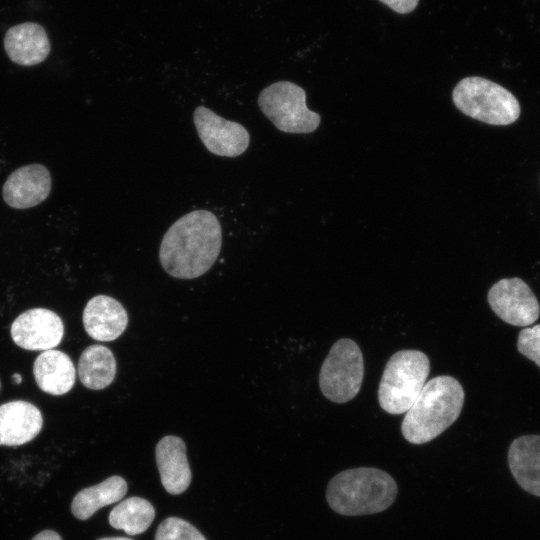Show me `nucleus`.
<instances>
[{"label":"nucleus","mask_w":540,"mask_h":540,"mask_svg":"<svg viewBox=\"0 0 540 540\" xmlns=\"http://www.w3.org/2000/svg\"><path fill=\"white\" fill-rule=\"evenodd\" d=\"M452 99L465 115L490 125H509L520 116L516 97L501 85L471 76L455 86Z\"/></svg>","instance_id":"5"},{"label":"nucleus","mask_w":540,"mask_h":540,"mask_svg":"<svg viewBox=\"0 0 540 540\" xmlns=\"http://www.w3.org/2000/svg\"><path fill=\"white\" fill-rule=\"evenodd\" d=\"M21 380H22V377H21L20 374L15 373V374L12 375V381H13V383H15V384H20V383H21Z\"/></svg>","instance_id":"25"},{"label":"nucleus","mask_w":540,"mask_h":540,"mask_svg":"<svg viewBox=\"0 0 540 540\" xmlns=\"http://www.w3.org/2000/svg\"><path fill=\"white\" fill-rule=\"evenodd\" d=\"M398 487L387 472L358 467L336 474L328 483L326 499L330 508L344 516L382 512L396 499Z\"/></svg>","instance_id":"3"},{"label":"nucleus","mask_w":540,"mask_h":540,"mask_svg":"<svg viewBox=\"0 0 540 540\" xmlns=\"http://www.w3.org/2000/svg\"><path fill=\"white\" fill-rule=\"evenodd\" d=\"M488 303L504 322L528 326L540 315V305L530 287L520 278H503L489 289Z\"/></svg>","instance_id":"8"},{"label":"nucleus","mask_w":540,"mask_h":540,"mask_svg":"<svg viewBox=\"0 0 540 540\" xmlns=\"http://www.w3.org/2000/svg\"><path fill=\"white\" fill-rule=\"evenodd\" d=\"M392 10L400 14H407L413 11L419 0H379Z\"/></svg>","instance_id":"23"},{"label":"nucleus","mask_w":540,"mask_h":540,"mask_svg":"<svg viewBox=\"0 0 540 540\" xmlns=\"http://www.w3.org/2000/svg\"><path fill=\"white\" fill-rule=\"evenodd\" d=\"M82 321L91 338L107 342L117 339L125 331L128 314L116 299L97 295L87 302Z\"/></svg>","instance_id":"12"},{"label":"nucleus","mask_w":540,"mask_h":540,"mask_svg":"<svg viewBox=\"0 0 540 540\" xmlns=\"http://www.w3.org/2000/svg\"><path fill=\"white\" fill-rule=\"evenodd\" d=\"M99 540H133V539L126 538V537H106Z\"/></svg>","instance_id":"26"},{"label":"nucleus","mask_w":540,"mask_h":540,"mask_svg":"<svg viewBox=\"0 0 540 540\" xmlns=\"http://www.w3.org/2000/svg\"><path fill=\"white\" fill-rule=\"evenodd\" d=\"M364 376V361L358 344L351 339L336 341L323 361L319 386L332 402L345 403L360 391Z\"/></svg>","instance_id":"7"},{"label":"nucleus","mask_w":540,"mask_h":540,"mask_svg":"<svg viewBox=\"0 0 540 540\" xmlns=\"http://www.w3.org/2000/svg\"><path fill=\"white\" fill-rule=\"evenodd\" d=\"M517 349L540 368V324L519 332Z\"/></svg>","instance_id":"22"},{"label":"nucleus","mask_w":540,"mask_h":540,"mask_svg":"<svg viewBox=\"0 0 540 540\" xmlns=\"http://www.w3.org/2000/svg\"><path fill=\"white\" fill-rule=\"evenodd\" d=\"M155 518L152 504L141 497H129L115 506L109 515V523L128 535L145 532Z\"/></svg>","instance_id":"20"},{"label":"nucleus","mask_w":540,"mask_h":540,"mask_svg":"<svg viewBox=\"0 0 540 540\" xmlns=\"http://www.w3.org/2000/svg\"><path fill=\"white\" fill-rule=\"evenodd\" d=\"M32 540H62L61 536L52 530H44L38 533Z\"/></svg>","instance_id":"24"},{"label":"nucleus","mask_w":540,"mask_h":540,"mask_svg":"<svg viewBox=\"0 0 540 540\" xmlns=\"http://www.w3.org/2000/svg\"><path fill=\"white\" fill-rule=\"evenodd\" d=\"M155 540H206V538L189 522L169 517L158 526Z\"/></svg>","instance_id":"21"},{"label":"nucleus","mask_w":540,"mask_h":540,"mask_svg":"<svg viewBox=\"0 0 540 540\" xmlns=\"http://www.w3.org/2000/svg\"><path fill=\"white\" fill-rule=\"evenodd\" d=\"M257 102L263 114L282 132L310 133L320 124V115L308 109L306 93L295 83L270 84L260 92Z\"/></svg>","instance_id":"6"},{"label":"nucleus","mask_w":540,"mask_h":540,"mask_svg":"<svg viewBox=\"0 0 540 540\" xmlns=\"http://www.w3.org/2000/svg\"><path fill=\"white\" fill-rule=\"evenodd\" d=\"M155 457L165 490L174 495L183 493L191 482L184 441L174 435L163 437L156 445Z\"/></svg>","instance_id":"15"},{"label":"nucleus","mask_w":540,"mask_h":540,"mask_svg":"<svg viewBox=\"0 0 540 540\" xmlns=\"http://www.w3.org/2000/svg\"><path fill=\"white\" fill-rule=\"evenodd\" d=\"M4 48L10 60L22 66L43 62L51 49L45 29L34 22L9 28L4 37Z\"/></svg>","instance_id":"14"},{"label":"nucleus","mask_w":540,"mask_h":540,"mask_svg":"<svg viewBox=\"0 0 540 540\" xmlns=\"http://www.w3.org/2000/svg\"><path fill=\"white\" fill-rule=\"evenodd\" d=\"M43 417L32 403L15 400L0 405V445L19 446L33 440L41 431Z\"/></svg>","instance_id":"13"},{"label":"nucleus","mask_w":540,"mask_h":540,"mask_svg":"<svg viewBox=\"0 0 540 540\" xmlns=\"http://www.w3.org/2000/svg\"><path fill=\"white\" fill-rule=\"evenodd\" d=\"M33 375L38 387L45 393L60 396L75 384L76 371L70 357L59 350H46L34 361Z\"/></svg>","instance_id":"17"},{"label":"nucleus","mask_w":540,"mask_h":540,"mask_svg":"<svg viewBox=\"0 0 540 540\" xmlns=\"http://www.w3.org/2000/svg\"><path fill=\"white\" fill-rule=\"evenodd\" d=\"M116 368V359L109 348L99 344L90 345L80 355L78 376L86 388L101 390L113 382Z\"/></svg>","instance_id":"18"},{"label":"nucleus","mask_w":540,"mask_h":540,"mask_svg":"<svg viewBox=\"0 0 540 540\" xmlns=\"http://www.w3.org/2000/svg\"><path fill=\"white\" fill-rule=\"evenodd\" d=\"M430 372L428 356L419 350H400L388 360L378 389L381 408L393 415L406 413L423 389Z\"/></svg>","instance_id":"4"},{"label":"nucleus","mask_w":540,"mask_h":540,"mask_svg":"<svg viewBox=\"0 0 540 540\" xmlns=\"http://www.w3.org/2000/svg\"><path fill=\"white\" fill-rule=\"evenodd\" d=\"M0 387H1V383H0Z\"/></svg>","instance_id":"27"},{"label":"nucleus","mask_w":540,"mask_h":540,"mask_svg":"<svg viewBox=\"0 0 540 540\" xmlns=\"http://www.w3.org/2000/svg\"><path fill=\"white\" fill-rule=\"evenodd\" d=\"M221 246L222 228L218 218L208 210H196L168 228L160 243L159 260L172 277L194 279L213 266Z\"/></svg>","instance_id":"1"},{"label":"nucleus","mask_w":540,"mask_h":540,"mask_svg":"<svg viewBox=\"0 0 540 540\" xmlns=\"http://www.w3.org/2000/svg\"><path fill=\"white\" fill-rule=\"evenodd\" d=\"M464 390L458 380L442 375L427 381L401 424L404 438L412 444L427 443L459 417Z\"/></svg>","instance_id":"2"},{"label":"nucleus","mask_w":540,"mask_h":540,"mask_svg":"<svg viewBox=\"0 0 540 540\" xmlns=\"http://www.w3.org/2000/svg\"><path fill=\"white\" fill-rule=\"evenodd\" d=\"M508 465L518 485L540 497V435H523L512 441Z\"/></svg>","instance_id":"16"},{"label":"nucleus","mask_w":540,"mask_h":540,"mask_svg":"<svg viewBox=\"0 0 540 540\" xmlns=\"http://www.w3.org/2000/svg\"><path fill=\"white\" fill-rule=\"evenodd\" d=\"M51 191V175L42 164H29L13 171L5 181L2 196L15 209H27L43 202Z\"/></svg>","instance_id":"11"},{"label":"nucleus","mask_w":540,"mask_h":540,"mask_svg":"<svg viewBox=\"0 0 540 540\" xmlns=\"http://www.w3.org/2000/svg\"><path fill=\"white\" fill-rule=\"evenodd\" d=\"M10 334L14 343L25 350L46 351L60 344L64 324L52 310L33 308L13 321Z\"/></svg>","instance_id":"10"},{"label":"nucleus","mask_w":540,"mask_h":540,"mask_svg":"<svg viewBox=\"0 0 540 540\" xmlns=\"http://www.w3.org/2000/svg\"><path fill=\"white\" fill-rule=\"evenodd\" d=\"M193 121L204 146L217 156L237 157L249 146L250 135L243 125L226 120L207 107L198 106Z\"/></svg>","instance_id":"9"},{"label":"nucleus","mask_w":540,"mask_h":540,"mask_svg":"<svg viewBox=\"0 0 540 540\" xmlns=\"http://www.w3.org/2000/svg\"><path fill=\"white\" fill-rule=\"evenodd\" d=\"M126 492V481L120 476H111L95 486L80 490L72 501L71 511L76 518L86 520L100 508L120 501Z\"/></svg>","instance_id":"19"}]
</instances>
